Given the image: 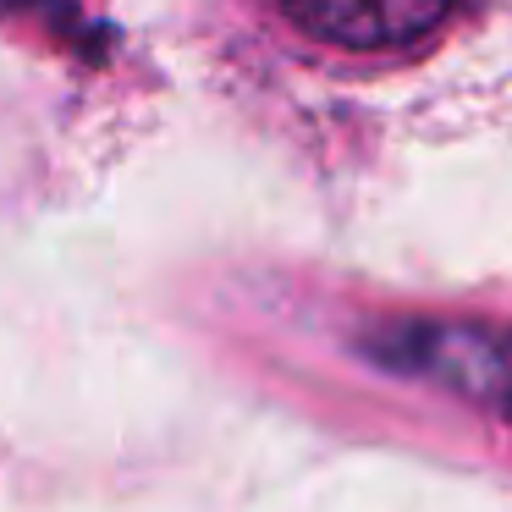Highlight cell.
Here are the masks:
<instances>
[{
  "mask_svg": "<svg viewBox=\"0 0 512 512\" xmlns=\"http://www.w3.org/2000/svg\"><path fill=\"white\" fill-rule=\"evenodd\" d=\"M402 375H424L512 424V331L490 325H397L375 342Z\"/></svg>",
  "mask_w": 512,
  "mask_h": 512,
  "instance_id": "cell-1",
  "label": "cell"
},
{
  "mask_svg": "<svg viewBox=\"0 0 512 512\" xmlns=\"http://www.w3.org/2000/svg\"><path fill=\"white\" fill-rule=\"evenodd\" d=\"M292 17L347 50H391L430 34L452 0H287Z\"/></svg>",
  "mask_w": 512,
  "mask_h": 512,
  "instance_id": "cell-2",
  "label": "cell"
}]
</instances>
